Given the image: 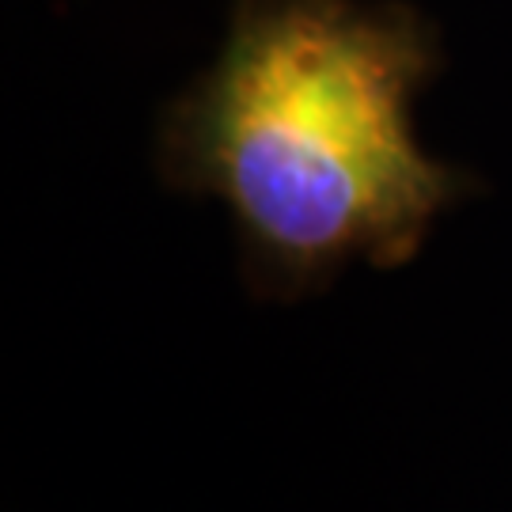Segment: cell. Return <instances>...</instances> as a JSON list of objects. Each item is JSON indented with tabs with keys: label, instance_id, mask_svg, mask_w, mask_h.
<instances>
[{
	"label": "cell",
	"instance_id": "cell-1",
	"mask_svg": "<svg viewBox=\"0 0 512 512\" xmlns=\"http://www.w3.org/2000/svg\"><path fill=\"white\" fill-rule=\"evenodd\" d=\"M440 65L403 0H232L220 54L160 118V179L228 205L262 300H304L353 258L399 270L478 190L414 133Z\"/></svg>",
	"mask_w": 512,
	"mask_h": 512
}]
</instances>
